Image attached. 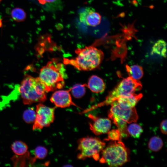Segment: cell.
Masks as SVG:
<instances>
[{"mask_svg": "<svg viewBox=\"0 0 167 167\" xmlns=\"http://www.w3.org/2000/svg\"><path fill=\"white\" fill-rule=\"evenodd\" d=\"M75 52L77 56L75 58H64L63 62L80 71H89L97 68L104 57L103 52L93 46L78 48Z\"/></svg>", "mask_w": 167, "mask_h": 167, "instance_id": "6da1fadb", "label": "cell"}, {"mask_svg": "<svg viewBox=\"0 0 167 167\" xmlns=\"http://www.w3.org/2000/svg\"><path fill=\"white\" fill-rule=\"evenodd\" d=\"M66 76L63 65L53 59L41 69L39 77L48 92L63 88Z\"/></svg>", "mask_w": 167, "mask_h": 167, "instance_id": "7a4b0ae2", "label": "cell"}, {"mask_svg": "<svg viewBox=\"0 0 167 167\" xmlns=\"http://www.w3.org/2000/svg\"><path fill=\"white\" fill-rule=\"evenodd\" d=\"M19 91L25 105L43 102L46 99L47 92L45 87L39 77L34 78L26 74L20 85Z\"/></svg>", "mask_w": 167, "mask_h": 167, "instance_id": "3957f363", "label": "cell"}, {"mask_svg": "<svg viewBox=\"0 0 167 167\" xmlns=\"http://www.w3.org/2000/svg\"><path fill=\"white\" fill-rule=\"evenodd\" d=\"M101 152L100 162L110 167L120 166L130 160L129 150L121 140L111 142Z\"/></svg>", "mask_w": 167, "mask_h": 167, "instance_id": "277c9868", "label": "cell"}, {"mask_svg": "<svg viewBox=\"0 0 167 167\" xmlns=\"http://www.w3.org/2000/svg\"><path fill=\"white\" fill-rule=\"evenodd\" d=\"M142 87L140 82L130 76L123 79L107 96L105 101L90 108L92 110L104 105L112 104L119 97L134 93Z\"/></svg>", "mask_w": 167, "mask_h": 167, "instance_id": "5b68a950", "label": "cell"}, {"mask_svg": "<svg viewBox=\"0 0 167 167\" xmlns=\"http://www.w3.org/2000/svg\"><path fill=\"white\" fill-rule=\"evenodd\" d=\"M105 144L98 138L88 136L82 138L78 141V149L79 152L77 158L79 160H84L92 157L97 161L100 159V153Z\"/></svg>", "mask_w": 167, "mask_h": 167, "instance_id": "8992f818", "label": "cell"}, {"mask_svg": "<svg viewBox=\"0 0 167 167\" xmlns=\"http://www.w3.org/2000/svg\"><path fill=\"white\" fill-rule=\"evenodd\" d=\"M55 109V107H49L42 103L37 104L32 130H39L44 127L49 126L54 120Z\"/></svg>", "mask_w": 167, "mask_h": 167, "instance_id": "52a82bcc", "label": "cell"}, {"mask_svg": "<svg viewBox=\"0 0 167 167\" xmlns=\"http://www.w3.org/2000/svg\"><path fill=\"white\" fill-rule=\"evenodd\" d=\"M108 117L112 120H119L127 123L136 122L138 116L135 107L126 108L119 106L116 101L111 104Z\"/></svg>", "mask_w": 167, "mask_h": 167, "instance_id": "ba28073f", "label": "cell"}, {"mask_svg": "<svg viewBox=\"0 0 167 167\" xmlns=\"http://www.w3.org/2000/svg\"><path fill=\"white\" fill-rule=\"evenodd\" d=\"M71 89L55 91L52 95L50 101L56 106L64 108L71 105L78 107L72 101L70 94Z\"/></svg>", "mask_w": 167, "mask_h": 167, "instance_id": "9c48e42d", "label": "cell"}, {"mask_svg": "<svg viewBox=\"0 0 167 167\" xmlns=\"http://www.w3.org/2000/svg\"><path fill=\"white\" fill-rule=\"evenodd\" d=\"M88 117L93 121L89 124L90 128L96 135L106 133L109 131L111 127V122L108 118H98L91 114Z\"/></svg>", "mask_w": 167, "mask_h": 167, "instance_id": "30bf717a", "label": "cell"}, {"mask_svg": "<svg viewBox=\"0 0 167 167\" xmlns=\"http://www.w3.org/2000/svg\"><path fill=\"white\" fill-rule=\"evenodd\" d=\"M79 20L81 22L87 25L95 27L100 23L101 16L98 13L88 9L80 14Z\"/></svg>", "mask_w": 167, "mask_h": 167, "instance_id": "8fae6325", "label": "cell"}, {"mask_svg": "<svg viewBox=\"0 0 167 167\" xmlns=\"http://www.w3.org/2000/svg\"><path fill=\"white\" fill-rule=\"evenodd\" d=\"M142 96L141 93L136 94L133 93L120 96L116 101L121 107L126 108H132L135 107Z\"/></svg>", "mask_w": 167, "mask_h": 167, "instance_id": "7c38bea8", "label": "cell"}, {"mask_svg": "<svg viewBox=\"0 0 167 167\" xmlns=\"http://www.w3.org/2000/svg\"><path fill=\"white\" fill-rule=\"evenodd\" d=\"M87 87L93 92L99 93L104 91L105 84L102 79L96 75H92L88 79Z\"/></svg>", "mask_w": 167, "mask_h": 167, "instance_id": "4fadbf2b", "label": "cell"}, {"mask_svg": "<svg viewBox=\"0 0 167 167\" xmlns=\"http://www.w3.org/2000/svg\"><path fill=\"white\" fill-rule=\"evenodd\" d=\"M166 42L163 40H159L153 45L151 54H157L165 58L166 57Z\"/></svg>", "mask_w": 167, "mask_h": 167, "instance_id": "5bb4252c", "label": "cell"}, {"mask_svg": "<svg viewBox=\"0 0 167 167\" xmlns=\"http://www.w3.org/2000/svg\"><path fill=\"white\" fill-rule=\"evenodd\" d=\"M126 68L129 76L135 80H139L143 75V68L138 65H134L130 66L126 65Z\"/></svg>", "mask_w": 167, "mask_h": 167, "instance_id": "9a60e30c", "label": "cell"}, {"mask_svg": "<svg viewBox=\"0 0 167 167\" xmlns=\"http://www.w3.org/2000/svg\"><path fill=\"white\" fill-rule=\"evenodd\" d=\"M11 148L13 152L17 156L24 155L28 152V146L21 141L14 142L12 144Z\"/></svg>", "mask_w": 167, "mask_h": 167, "instance_id": "2e32d148", "label": "cell"}, {"mask_svg": "<svg viewBox=\"0 0 167 167\" xmlns=\"http://www.w3.org/2000/svg\"><path fill=\"white\" fill-rule=\"evenodd\" d=\"M163 143L162 139L159 137L154 136L151 138L148 143V148L152 151L157 152L163 147Z\"/></svg>", "mask_w": 167, "mask_h": 167, "instance_id": "e0dca14e", "label": "cell"}, {"mask_svg": "<svg viewBox=\"0 0 167 167\" xmlns=\"http://www.w3.org/2000/svg\"><path fill=\"white\" fill-rule=\"evenodd\" d=\"M127 131L129 135L135 138L139 137L143 131L142 127L139 125L132 122L127 126Z\"/></svg>", "mask_w": 167, "mask_h": 167, "instance_id": "ac0fdd59", "label": "cell"}, {"mask_svg": "<svg viewBox=\"0 0 167 167\" xmlns=\"http://www.w3.org/2000/svg\"><path fill=\"white\" fill-rule=\"evenodd\" d=\"M87 87L86 84H77L71 88V91L74 97L79 98L82 97L85 94L86 87Z\"/></svg>", "mask_w": 167, "mask_h": 167, "instance_id": "d6986e66", "label": "cell"}, {"mask_svg": "<svg viewBox=\"0 0 167 167\" xmlns=\"http://www.w3.org/2000/svg\"><path fill=\"white\" fill-rule=\"evenodd\" d=\"M11 16L14 21L18 22L24 21L26 17L24 11L19 8H16L13 9L11 12Z\"/></svg>", "mask_w": 167, "mask_h": 167, "instance_id": "ffe728a7", "label": "cell"}, {"mask_svg": "<svg viewBox=\"0 0 167 167\" xmlns=\"http://www.w3.org/2000/svg\"><path fill=\"white\" fill-rule=\"evenodd\" d=\"M36 117V112L33 108H29L24 111L23 114L24 121L28 123L34 122Z\"/></svg>", "mask_w": 167, "mask_h": 167, "instance_id": "44dd1931", "label": "cell"}, {"mask_svg": "<svg viewBox=\"0 0 167 167\" xmlns=\"http://www.w3.org/2000/svg\"><path fill=\"white\" fill-rule=\"evenodd\" d=\"M47 153L48 151L46 148L42 146L36 147L34 151L35 157L39 159H44L46 156Z\"/></svg>", "mask_w": 167, "mask_h": 167, "instance_id": "7402d4cb", "label": "cell"}, {"mask_svg": "<svg viewBox=\"0 0 167 167\" xmlns=\"http://www.w3.org/2000/svg\"><path fill=\"white\" fill-rule=\"evenodd\" d=\"M122 137L119 130L117 129H113L109 131L108 132L107 138L105 140L108 141L111 140L113 141L120 140Z\"/></svg>", "mask_w": 167, "mask_h": 167, "instance_id": "603a6c76", "label": "cell"}, {"mask_svg": "<svg viewBox=\"0 0 167 167\" xmlns=\"http://www.w3.org/2000/svg\"><path fill=\"white\" fill-rule=\"evenodd\" d=\"M160 129L161 132L165 135L167 134V120H163L160 125Z\"/></svg>", "mask_w": 167, "mask_h": 167, "instance_id": "cb8c5ba5", "label": "cell"}, {"mask_svg": "<svg viewBox=\"0 0 167 167\" xmlns=\"http://www.w3.org/2000/svg\"><path fill=\"white\" fill-rule=\"evenodd\" d=\"M56 0H38L39 3L44 5L47 2H54Z\"/></svg>", "mask_w": 167, "mask_h": 167, "instance_id": "d4e9b609", "label": "cell"}, {"mask_svg": "<svg viewBox=\"0 0 167 167\" xmlns=\"http://www.w3.org/2000/svg\"><path fill=\"white\" fill-rule=\"evenodd\" d=\"M2 20L1 19H0V27H1L2 26Z\"/></svg>", "mask_w": 167, "mask_h": 167, "instance_id": "484cf974", "label": "cell"}, {"mask_svg": "<svg viewBox=\"0 0 167 167\" xmlns=\"http://www.w3.org/2000/svg\"><path fill=\"white\" fill-rule=\"evenodd\" d=\"M2 0H0V2H1V1H2Z\"/></svg>", "mask_w": 167, "mask_h": 167, "instance_id": "4316f807", "label": "cell"}]
</instances>
